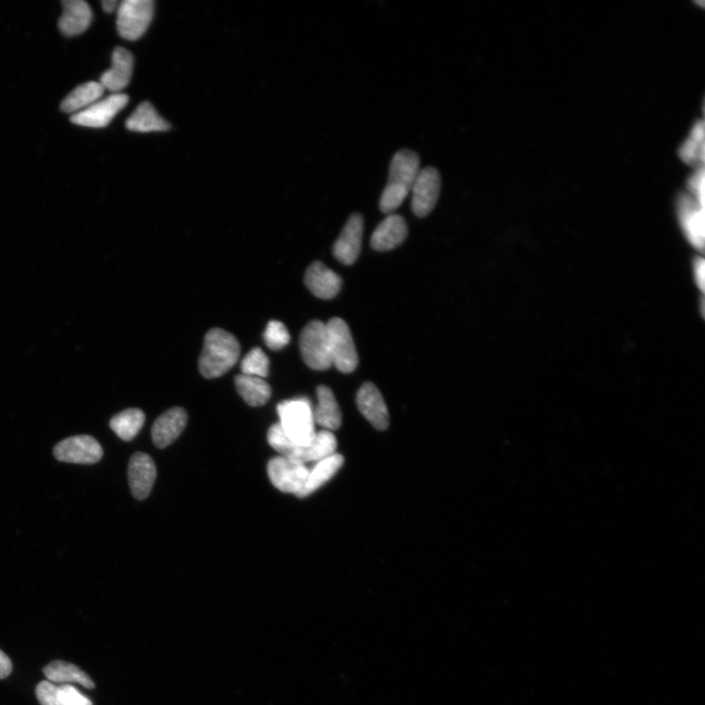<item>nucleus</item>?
Returning a JSON list of instances; mask_svg holds the SVG:
<instances>
[{
	"label": "nucleus",
	"mask_w": 705,
	"mask_h": 705,
	"mask_svg": "<svg viewBox=\"0 0 705 705\" xmlns=\"http://www.w3.org/2000/svg\"><path fill=\"white\" fill-rule=\"evenodd\" d=\"M188 423V413L182 408H172L155 420L152 439L158 448L168 447L179 438Z\"/></svg>",
	"instance_id": "15"
},
{
	"label": "nucleus",
	"mask_w": 705,
	"mask_h": 705,
	"mask_svg": "<svg viewBox=\"0 0 705 705\" xmlns=\"http://www.w3.org/2000/svg\"><path fill=\"white\" fill-rule=\"evenodd\" d=\"M126 126L130 131L138 132H165L170 129L169 123L159 115L149 102L141 103L128 119Z\"/></svg>",
	"instance_id": "25"
},
{
	"label": "nucleus",
	"mask_w": 705,
	"mask_h": 705,
	"mask_svg": "<svg viewBox=\"0 0 705 705\" xmlns=\"http://www.w3.org/2000/svg\"><path fill=\"white\" fill-rule=\"evenodd\" d=\"M362 234H364V217L360 214H352L334 246V254L340 263L350 266L358 260Z\"/></svg>",
	"instance_id": "12"
},
{
	"label": "nucleus",
	"mask_w": 705,
	"mask_h": 705,
	"mask_svg": "<svg viewBox=\"0 0 705 705\" xmlns=\"http://www.w3.org/2000/svg\"><path fill=\"white\" fill-rule=\"evenodd\" d=\"M305 284L316 297L328 300L339 293L342 279L324 263L315 262L307 269Z\"/></svg>",
	"instance_id": "17"
},
{
	"label": "nucleus",
	"mask_w": 705,
	"mask_h": 705,
	"mask_svg": "<svg viewBox=\"0 0 705 705\" xmlns=\"http://www.w3.org/2000/svg\"><path fill=\"white\" fill-rule=\"evenodd\" d=\"M64 14L59 20L61 33L67 37H75L86 32L92 20L89 5L84 0H65Z\"/></svg>",
	"instance_id": "19"
},
{
	"label": "nucleus",
	"mask_w": 705,
	"mask_h": 705,
	"mask_svg": "<svg viewBox=\"0 0 705 705\" xmlns=\"http://www.w3.org/2000/svg\"><path fill=\"white\" fill-rule=\"evenodd\" d=\"M310 470L307 465L287 458L276 457L268 463V474L279 491L296 496L303 489Z\"/></svg>",
	"instance_id": "8"
},
{
	"label": "nucleus",
	"mask_w": 705,
	"mask_h": 705,
	"mask_svg": "<svg viewBox=\"0 0 705 705\" xmlns=\"http://www.w3.org/2000/svg\"><path fill=\"white\" fill-rule=\"evenodd\" d=\"M420 165L419 155L412 150L403 149L394 155L388 182L380 197L381 212L392 214L407 199L420 170Z\"/></svg>",
	"instance_id": "1"
},
{
	"label": "nucleus",
	"mask_w": 705,
	"mask_h": 705,
	"mask_svg": "<svg viewBox=\"0 0 705 705\" xmlns=\"http://www.w3.org/2000/svg\"><path fill=\"white\" fill-rule=\"evenodd\" d=\"M55 457L64 463L93 464L103 457V450L97 439L89 435H78L58 443L54 450Z\"/></svg>",
	"instance_id": "10"
},
{
	"label": "nucleus",
	"mask_w": 705,
	"mask_h": 705,
	"mask_svg": "<svg viewBox=\"0 0 705 705\" xmlns=\"http://www.w3.org/2000/svg\"><path fill=\"white\" fill-rule=\"evenodd\" d=\"M235 387L249 406L260 407L271 398L272 388L264 378L242 373L235 379Z\"/></svg>",
	"instance_id": "24"
},
{
	"label": "nucleus",
	"mask_w": 705,
	"mask_h": 705,
	"mask_svg": "<svg viewBox=\"0 0 705 705\" xmlns=\"http://www.w3.org/2000/svg\"><path fill=\"white\" fill-rule=\"evenodd\" d=\"M128 102L127 95L114 93L105 99L93 103L85 110L74 114L71 121L82 127L105 128L122 109L127 106Z\"/></svg>",
	"instance_id": "11"
},
{
	"label": "nucleus",
	"mask_w": 705,
	"mask_h": 705,
	"mask_svg": "<svg viewBox=\"0 0 705 705\" xmlns=\"http://www.w3.org/2000/svg\"><path fill=\"white\" fill-rule=\"evenodd\" d=\"M100 82L89 81L72 90L61 103V110L66 113H79L100 100L105 93Z\"/></svg>",
	"instance_id": "26"
},
{
	"label": "nucleus",
	"mask_w": 705,
	"mask_h": 705,
	"mask_svg": "<svg viewBox=\"0 0 705 705\" xmlns=\"http://www.w3.org/2000/svg\"><path fill=\"white\" fill-rule=\"evenodd\" d=\"M281 427L290 441L296 445H308L316 437L315 418L312 405L308 399L299 398L279 403L277 406Z\"/></svg>",
	"instance_id": "4"
},
{
	"label": "nucleus",
	"mask_w": 705,
	"mask_h": 705,
	"mask_svg": "<svg viewBox=\"0 0 705 705\" xmlns=\"http://www.w3.org/2000/svg\"><path fill=\"white\" fill-rule=\"evenodd\" d=\"M344 463V458L336 453L318 462L314 469L310 471L303 489L301 490L297 497H306L316 492L321 486L333 479Z\"/></svg>",
	"instance_id": "22"
},
{
	"label": "nucleus",
	"mask_w": 705,
	"mask_h": 705,
	"mask_svg": "<svg viewBox=\"0 0 705 705\" xmlns=\"http://www.w3.org/2000/svg\"><path fill=\"white\" fill-rule=\"evenodd\" d=\"M154 14L151 0H124L118 7L117 29L120 36L137 40L147 32Z\"/></svg>",
	"instance_id": "7"
},
{
	"label": "nucleus",
	"mask_w": 705,
	"mask_h": 705,
	"mask_svg": "<svg viewBox=\"0 0 705 705\" xmlns=\"http://www.w3.org/2000/svg\"><path fill=\"white\" fill-rule=\"evenodd\" d=\"M241 356L240 342L222 328L206 335L200 358V370L206 378H217L229 371Z\"/></svg>",
	"instance_id": "3"
},
{
	"label": "nucleus",
	"mask_w": 705,
	"mask_h": 705,
	"mask_svg": "<svg viewBox=\"0 0 705 705\" xmlns=\"http://www.w3.org/2000/svg\"><path fill=\"white\" fill-rule=\"evenodd\" d=\"M145 421L144 412L139 409L123 411L110 421L114 432L123 441H131L137 437Z\"/></svg>",
	"instance_id": "27"
},
{
	"label": "nucleus",
	"mask_w": 705,
	"mask_h": 705,
	"mask_svg": "<svg viewBox=\"0 0 705 705\" xmlns=\"http://www.w3.org/2000/svg\"><path fill=\"white\" fill-rule=\"evenodd\" d=\"M357 403L360 412L378 430L388 429L389 412L385 399L378 388L371 382L365 383L357 395Z\"/></svg>",
	"instance_id": "13"
},
{
	"label": "nucleus",
	"mask_w": 705,
	"mask_h": 705,
	"mask_svg": "<svg viewBox=\"0 0 705 705\" xmlns=\"http://www.w3.org/2000/svg\"><path fill=\"white\" fill-rule=\"evenodd\" d=\"M264 340L269 349L281 350L289 344L290 335L281 321L271 320L265 330Z\"/></svg>",
	"instance_id": "30"
},
{
	"label": "nucleus",
	"mask_w": 705,
	"mask_h": 705,
	"mask_svg": "<svg viewBox=\"0 0 705 705\" xmlns=\"http://www.w3.org/2000/svg\"><path fill=\"white\" fill-rule=\"evenodd\" d=\"M43 672L48 682L69 684L77 683L81 686L92 690L96 688V684L91 680L88 674L81 670L72 663L55 660L47 666Z\"/></svg>",
	"instance_id": "23"
},
{
	"label": "nucleus",
	"mask_w": 705,
	"mask_h": 705,
	"mask_svg": "<svg viewBox=\"0 0 705 705\" xmlns=\"http://www.w3.org/2000/svg\"><path fill=\"white\" fill-rule=\"evenodd\" d=\"M681 221L684 230L690 237V241L697 246H701L703 242V212L699 211L697 202L693 203L690 200H683L681 203Z\"/></svg>",
	"instance_id": "28"
},
{
	"label": "nucleus",
	"mask_w": 705,
	"mask_h": 705,
	"mask_svg": "<svg viewBox=\"0 0 705 705\" xmlns=\"http://www.w3.org/2000/svg\"><path fill=\"white\" fill-rule=\"evenodd\" d=\"M13 672V662L10 658L5 655V653L0 650V679H5L12 674Z\"/></svg>",
	"instance_id": "31"
},
{
	"label": "nucleus",
	"mask_w": 705,
	"mask_h": 705,
	"mask_svg": "<svg viewBox=\"0 0 705 705\" xmlns=\"http://www.w3.org/2000/svg\"><path fill=\"white\" fill-rule=\"evenodd\" d=\"M36 694L41 705H93L89 698L69 684L56 686L54 683L43 681L37 686Z\"/></svg>",
	"instance_id": "20"
},
{
	"label": "nucleus",
	"mask_w": 705,
	"mask_h": 705,
	"mask_svg": "<svg viewBox=\"0 0 705 705\" xmlns=\"http://www.w3.org/2000/svg\"><path fill=\"white\" fill-rule=\"evenodd\" d=\"M133 71V57L129 50L117 47L112 56V67L101 76L105 89L119 93L130 84Z\"/></svg>",
	"instance_id": "18"
},
{
	"label": "nucleus",
	"mask_w": 705,
	"mask_h": 705,
	"mask_svg": "<svg viewBox=\"0 0 705 705\" xmlns=\"http://www.w3.org/2000/svg\"><path fill=\"white\" fill-rule=\"evenodd\" d=\"M300 349L306 364L316 370H327L333 367L330 359L327 324L313 320L309 323L300 337Z\"/></svg>",
	"instance_id": "6"
},
{
	"label": "nucleus",
	"mask_w": 705,
	"mask_h": 705,
	"mask_svg": "<svg viewBox=\"0 0 705 705\" xmlns=\"http://www.w3.org/2000/svg\"><path fill=\"white\" fill-rule=\"evenodd\" d=\"M268 441L282 457L301 463H318L336 454L337 441L333 432L321 430L316 433L308 445H296L286 437L281 424H274L268 432Z\"/></svg>",
	"instance_id": "2"
},
{
	"label": "nucleus",
	"mask_w": 705,
	"mask_h": 705,
	"mask_svg": "<svg viewBox=\"0 0 705 705\" xmlns=\"http://www.w3.org/2000/svg\"><path fill=\"white\" fill-rule=\"evenodd\" d=\"M119 4H120L117 2V0H105V2H102L103 9H105V12L107 13H113L115 12V10L118 9Z\"/></svg>",
	"instance_id": "32"
},
{
	"label": "nucleus",
	"mask_w": 705,
	"mask_h": 705,
	"mask_svg": "<svg viewBox=\"0 0 705 705\" xmlns=\"http://www.w3.org/2000/svg\"><path fill=\"white\" fill-rule=\"evenodd\" d=\"M331 362L339 371L351 373L358 366V352L350 328L342 319H331L327 324Z\"/></svg>",
	"instance_id": "5"
},
{
	"label": "nucleus",
	"mask_w": 705,
	"mask_h": 705,
	"mask_svg": "<svg viewBox=\"0 0 705 705\" xmlns=\"http://www.w3.org/2000/svg\"><path fill=\"white\" fill-rule=\"evenodd\" d=\"M441 191V176L432 167L420 169L412 188V210L414 215L424 217L437 206Z\"/></svg>",
	"instance_id": "9"
},
{
	"label": "nucleus",
	"mask_w": 705,
	"mask_h": 705,
	"mask_svg": "<svg viewBox=\"0 0 705 705\" xmlns=\"http://www.w3.org/2000/svg\"><path fill=\"white\" fill-rule=\"evenodd\" d=\"M241 368L243 375L264 378L268 375L269 361L262 349L254 348L244 357Z\"/></svg>",
	"instance_id": "29"
},
{
	"label": "nucleus",
	"mask_w": 705,
	"mask_h": 705,
	"mask_svg": "<svg viewBox=\"0 0 705 705\" xmlns=\"http://www.w3.org/2000/svg\"><path fill=\"white\" fill-rule=\"evenodd\" d=\"M408 235V225L403 217L397 214H390L373 232L371 246L377 251H389L405 242Z\"/></svg>",
	"instance_id": "16"
},
{
	"label": "nucleus",
	"mask_w": 705,
	"mask_h": 705,
	"mask_svg": "<svg viewBox=\"0 0 705 705\" xmlns=\"http://www.w3.org/2000/svg\"><path fill=\"white\" fill-rule=\"evenodd\" d=\"M157 466L148 454H134L129 464V482L133 497L138 500L147 499L157 480Z\"/></svg>",
	"instance_id": "14"
},
{
	"label": "nucleus",
	"mask_w": 705,
	"mask_h": 705,
	"mask_svg": "<svg viewBox=\"0 0 705 705\" xmlns=\"http://www.w3.org/2000/svg\"><path fill=\"white\" fill-rule=\"evenodd\" d=\"M317 395L318 406L314 411L315 422L325 430H337L342 422V414L333 391L327 386H320L317 389Z\"/></svg>",
	"instance_id": "21"
}]
</instances>
